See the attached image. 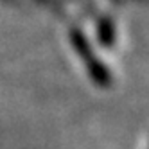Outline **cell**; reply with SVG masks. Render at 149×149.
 <instances>
[{
	"label": "cell",
	"instance_id": "1",
	"mask_svg": "<svg viewBox=\"0 0 149 149\" xmlns=\"http://www.w3.org/2000/svg\"><path fill=\"white\" fill-rule=\"evenodd\" d=\"M72 43H74V47H76V50L81 54V58L86 61L88 72H90L92 79L95 83H99L101 86H108V83H110V74H108V70H106V67L102 65L99 59L93 58L92 49L88 45L86 38H84L79 31H72Z\"/></svg>",
	"mask_w": 149,
	"mask_h": 149
}]
</instances>
